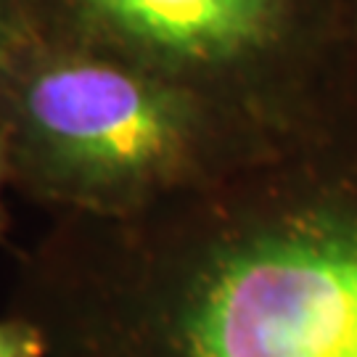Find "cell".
I'll list each match as a JSON object with an SVG mask.
<instances>
[{"label": "cell", "instance_id": "obj_1", "mask_svg": "<svg viewBox=\"0 0 357 357\" xmlns=\"http://www.w3.org/2000/svg\"><path fill=\"white\" fill-rule=\"evenodd\" d=\"M178 333L185 357H357V156L328 191L220 243Z\"/></svg>", "mask_w": 357, "mask_h": 357}, {"label": "cell", "instance_id": "obj_2", "mask_svg": "<svg viewBox=\"0 0 357 357\" xmlns=\"http://www.w3.org/2000/svg\"><path fill=\"white\" fill-rule=\"evenodd\" d=\"M29 29L183 79H243L355 43L347 0H22Z\"/></svg>", "mask_w": 357, "mask_h": 357}, {"label": "cell", "instance_id": "obj_3", "mask_svg": "<svg viewBox=\"0 0 357 357\" xmlns=\"http://www.w3.org/2000/svg\"><path fill=\"white\" fill-rule=\"evenodd\" d=\"M6 77L29 135L77 178H153L183 159L193 138L196 98L185 85L29 26Z\"/></svg>", "mask_w": 357, "mask_h": 357}, {"label": "cell", "instance_id": "obj_4", "mask_svg": "<svg viewBox=\"0 0 357 357\" xmlns=\"http://www.w3.org/2000/svg\"><path fill=\"white\" fill-rule=\"evenodd\" d=\"M24 35L26 16L22 0H0V79L8 72Z\"/></svg>", "mask_w": 357, "mask_h": 357}, {"label": "cell", "instance_id": "obj_5", "mask_svg": "<svg viewBox=\"0 0 357 357\" xmlns=\"http://www.w3.org/2000/svg\"><path fill=\"white\" fill-rule=\"evenodd\" d=\"M43 336L24 323H0V357H43Z\"/></svg>", "mask_w": 357, "mask_h": 357}, {"label": "cell", "instance_id": "obj_6", "mask_svg": "<svg viewBox=\"0 0 357 357\" xmlns=\"http://www.w3.org/2000/svg\"><path fill=\"white\" fill-rule=\"evenodd\" d=\"M349 6V16H352V29H355V38H357V0H347Z\"/></svg>", "mask_w": 357, "mask_h": 357}]
</instances>
